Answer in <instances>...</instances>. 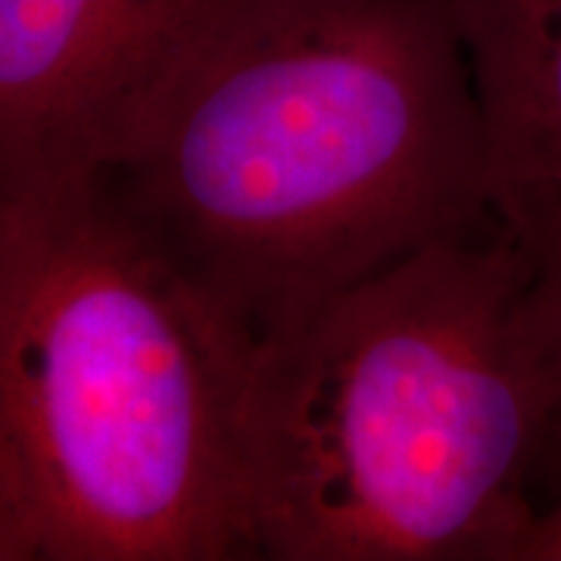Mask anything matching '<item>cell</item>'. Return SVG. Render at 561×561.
<instances>
[{"label":"cell","mask_w":561,"mask_h":561,"mask_svg":"<svg viewBox=\"0 0 561 561\" xmlns=\"http://www.w3.org/2000/svg\"><path fill=\"white\" fill-rule=\"evenodd\" d=\"M84 172L241 359L493 225L453 0H209Z\"/></svg>","instance_id":"6da1fadb"},{"label":"cell","mask_w":561,"mask_h":561,"mask_svg":"<svg viewBox=\"0 0 561 561\" xmlns=\"http://www.w3.org/2000/svg\"><path fill=\"white\" fill-rule=\"evenodd\" d=\"M534 280L483 225L253 343L231 421L247 559H522L559 419Z\"/></svg>","instance_id":"7a4b0ae2"},{"label":"cell","mask_w":561,"mask_h":561,"mask_svg":"<svg viewBox=\"0 0 561 561\" xmlns=\"http://www.w3.org/2000/svg\"><path fill=\"white\" fill-rule=\"evenodd\" d=\"M238 371L91 172L0 181V561L247 559Z\"/></svg>","instance_id":"3957f363"},{"label":"cell","mask_w":561,"mask_h":561,"mask_svg":"<svg viewBox=\"0 0 561 561\" xmlns=\"http://www.w3.org/2000/svg\"><path fill=\"white\" fill-rule=\"evenodd\" d=\"M209 0H0V181L79 172Z\"/></svg>","instance_id":"277c9868"},{"label":"cell","mask_w":561,"mask_h":561,"mask_svg":"<svg viewBox=\"0 0 561 561\" xmlns=\"http://www.w3.org/2000/svg\"><path fill=\"white\" fill-rule=\"evenodd\" d=\"M481 103L490 219L537 272L561 250V0H453Z\"/></svg>","instance_id":"5b68a950"},{"label":"cell","mask_w":561,"mask_h":561,"mask_svg":"<svg viewBox=\"0 0 561 561\" xmlns=\"http://www.w3.org/2000/svg\"><path fill=\"white\" fill-rule=\"evenodd\" d=\"M530 306H534V324H537V334H540L546 359H549V371H552V381H556V397H559L552 474L561 483V250L556 260L537 272Z\"/></svg>","instance_id":"8992f818"},{"label":"cell","mask_w":561,"mask_h":561,"mask_svg":"<svg viewBox=\"0 0 561 561\" xmlns=\"http://www.w3.org/2000/svg\"><path fill=\"white\" fill-rule=\"evenodd\" d=\"M518 561H561V483L556 500L540 505Z\"/></svg>","instance_id":"52a82bcc"}]
</instances>
